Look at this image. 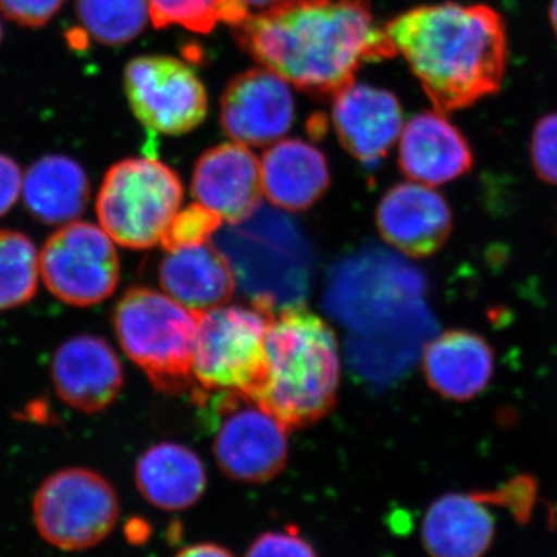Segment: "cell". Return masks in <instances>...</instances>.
<instances>
[{
  "label": "cell",
  "mask_w": 557,
  "mask_h": 557,
  "mask_svg": "<svg viewBox=\"0 0 557 557\" xmlns=\"http://www.w3.org/2000/svg\"><path fill=\"white\" fill-rule=\"evenodd\" d=\"M76 16L89 38L102 46H123L148 25V0H76Z\"/></svg>",
  "instance_id": "cell-23"
},
{
  "label": "cell",
  "mask_w": 557,
  "mask_h": 557,
  "mask_svg": "<svg viewBox=\"0 0 557 557\" xmlns=\"http://www.w3.org/2000/svg\"><path fill=\"white\" fill-rule=\"evenodd\" d=\"M119 519L115 487L91 469H61L44 480L33 498L39 536L62 552L97 547L112 534Z\"/></svg>",
  "instance_id": "cell-8"
},
{
  "label": "cell",
  "mask_w": 557,
  "mask_h": 557,
  "mask_svg": "<svg viewBox=\"0 0 557 557\" xmlns=\"http://www.w3.org/2000/svg\"><path fill=\"white\" fill-rule=\"evenodd\" d=\"M135 482L152 507L185 511L203 496L207 471L193 449L178 443H159L138 458Z\"/></svg>",
  "instance_id": "cell-21"
},
{
  "label": "cell",
  "mask_w": 557,
  "mask_h": 557,
  "mask_svg": "<svg viewBox=\"0 0 557 557\" xmlns=\"http://www.w3.org/2000/svg\"><path fill=\"white\" fill-rule=\"evenodd\" d=\"M124 91L135 119L152 134L177 137L196 129L207 119L203 83L177 58H134L124 69Z\"/></svg>",
  "instance_id": "cell-10"
},
{
  "label": "cell",
  "mask_w": 557,
  "mask_h": 557,
  "mask_svg": "<svg viewBox=\"0 0 557 557\" xmlns=\"http://www.w3.org/2000/svg\"><path fill=\"white\" fill-rule=\"evenodd\" d=\"M381 237L413 259L434 256L453 233V211L432 186L408 182L392 186L376 208Z\"/></svg>",
  "instance_id": "cell-12"
},
{
  "label": "cell",
  "mask_w": 557,
  "mask_h": 557,
  "mask_svg": "<svg viewBox=\"0 0 557 557\" xmlns=\"http://www.w3.org/2000/svg\"><path fill=\"white\" fill-rule=\"evenodd\" d=\"M265 383L255 401L288 431L313 426L335 408L338 344L332 327L304 306L274 311L265 338Z\"/></svg>",
  "instance_id": "cell-3"
},
{
  "label": "cell",
  "mask_w": 557,
  "mask_h": 557,
  "mask_svg": "<svg viewBox=\"0 0 557 557\" xmlns=\"http://www.w3.org/2000/svg\"><path fill=\"white\" fill-rule=\"evenodd\" d=\"M39 255L27 234L0 230V311L25 306L35 298Z\"/></svg>",
  "instance_id": "cell-24"
},
{
  "label": "cell",
  "mask_w": 557,
  "mask_h": 557,
  "mask_svg": "<svg viewBox=\"0 0 557 557\" xmlns=\"http://www.w3.org/2000/svg\"><path fill=\"white\" fill-rule=\"evenodd\" d=\"M160 284L168 296L196 313L226 306L236 292L230 260L209 242L168 251Z\"/></svg>",
  "instance_id": "cell-20"
},
{
  "label": "cell",
  "mask_w": 557,
  "mask_h": 557,
  "mask_svg": "<svg viewBox=\"0 0 557 557\" xmlns=\"http://www.w3.org/2000/svg\"><path fill=\"white\" fill-rule=\"evenodd\" d=\"M245 557H318V553L298 531L284 530L260 534Z\"/></svg>",
  "instance_id": "cell-28"
},
{
  "label": "cell",
  "mask_w": 557,
  "mask_h": 557,
  "mask_svg": "<svg viewBox=\"0 0 557 557\" xmlns=\"http://www.w3.org/2000/svg\"><path fill=\"white\" fill-rule=\"evenodd\" d=\"M388 39L440 113L498 94L508 64L507 25L487 5H421L387 22Z\"/></svg>",
  "instance_id": "cell-2"
},
{
  "label": "cell",
  "mask_w": 557,
  "mask_h": 557,
  "mask_svg": "<svg viewBox=\"0 0 557 557\" xmlns=\"http://www.w3.org/2000/svg\"><path fill=\"white\" fill-rule=\"evenodd\" d=\"M194 401L214 421L215 461L240 483L270 482L288 460V429L273 413L240 392H196Z\"/></svg>",
  "instance_id": "cell-7"
},
{
  "label": "cell",
  "mask_w": 557,
  "mask_h": 557,
  "mask_svg": "<svg viewBox=\"0 0 557 557\" xmlns=\"http://www.w3.org/2000/svg\"><path fill=\"white\" fill-rule=\"evenodd\" d=\"M194 199L223 222L240 223L258 211L262 199L260 161L240 143L215 146L194 168Z\"/></svg>",
  "instance_id": "cell-13"
},
{
  "label": "cell",
  "mask_w": 557,
  "mask_h": 557,
  "mask_svg": "<svg viewBox=\"0 0 557 557\" xmlns=\"http://www.w3.org/2000/svg\"><path fill=\"white\" fill-rule=\"evenodd\" d=\"M28 212L44 225H65L83 214L90 199V182L78 161L46 156L22 180Z\"/></svg>",
  "instance_id": "cell-22"
},
{
  "label": "cell",
  "mask_w": 557,
  "mask_h": 557,
  "mask_svg": "<svg viewBox=\"0 0 557 557\" xmlns=\"http://www.w3.org/2000/svg\"><path fill=\"white\" fill-rule=\"evenodd\" d=\"M51 380L58 397L86 413L112 406L123 388L120 358L108 341L79 335L65 341L51 362Z\"/></svg>",
  "instance_id": "cell-14"
},
{
  "label": "cell",
  "mask_w": 557,
  "mask_h": 557,
  "mask_svg": "<svg viewBox=\"0 0 557 557\" xmlns=\"http://www.w3.org/2000/svg\"><path fill=\"white\" fill-rule=\"evenodd\" d=\"M398 163L412 182L440 186L468 174L474 156L461 131L435 110L418 113L403 127Z\"/></svg>",
  "instance_id": "cell-16"
},
{
  "label": "cell",
  "mask_w": 557,
  "mask_h": 557,
  "mask_svg": "<svg viewBox=\"0 0 557 557\" xmlns=\"http://www.w3.org/2000/svg\"><path fill=\"white\" fill-rule=\"evenodd\" d=\"M530 153L537 177L557 186V112L537 121L531 137Z\"/></svg>",
  "instance_id": "cell-27"
},
{
  "label": "cell",
  "mask_w": 557,
  "mask_h": 557,
  "mask_svg": "<svg viewBox=\"0 0 557 557\" xmlns=\"http://www.w3.org/2000/svg\"><path fill=\"white\" fill-rule=\"evenodd\" d=\"M231 28L252 60L314 98L336 97L362 64L397 54L369 0H282Z\"/></svg>",
  "instance_id": "cell-1"
},
{
  "label": "cell",
  "mask_w": 557,
  "mask_h": 557,
  "mask_svg": "<svg viewBox=\"0 0 557 557\" xmlns=\"http://www.w3.org/2000/svg\"><path fill=\"white\" fill-rule=\"evenodd\" d=\"M247 9H258L259 11L270 9L282 0H242Z\"/></svg>",
  "instance_id": "cell-33"
},
{
  "label": "cell",
  "mask_w": 557,
  "mask_h": 557,
  "mask_svg": "<svg viewBox=\"0 0 557 557\" xmlns=\"http://www.w3.org/2000/svg\"><path fill=\"white\" fill-rule=\"evenodd\" d=\"M174 557H234L233 553L225 547H220L218 544L211 542H203V544H193L189 547L180 549Z\"/></svg>",
  "instance_id": "cell-32"
},
{
  "label": "cell",
  "mask_w": 557,
  "mask_h": 557,
  "mask_svg": "<svg viewBox=\"0 0 557 557\" xmlns=\"http://www.w3.org/2000/svg\"><path fill=\"white\" fill-rule=\"evenodd\" d=\"M182 201L177 172L159 160L126 159L113 164L102 180L97 215L115 244L148 249L163 239Z\"/></svg>",
  "instance_id": "cell-6"
},
{
  "label": "cell",
  "mask_w": 557,
  "mask_h": 557,
  "mask_svg": "<svg viewBox=\"0 0 557 557\" xmlns=\"http://www.w3.org/2000/svg\"><path fill=\"white\" fill-rule=\"evenodd\" d=\"M200 313L186 309L166 293L146 287L127 289L113 313V327L124 354L166 395L196 391L194 351Z\"/></svg>",
  "instance_id": "cell-4"
},
{
  "label": "cell",
  "mask_w": 557,
  "mask_h": 557,
  "mask_svg": "<svg viewBox=\"0 0 557 557\" xmlns=\"http://www.w3.org/2000/svg\"><path fill=\"white\" fill-rule=\"evenodd\" d=\"M493 504L480 493H450L432 502L421 541L431 557H483L496 536Z\"/></svg>",
  "instance_id": "cell-17"
},
{
  "label": "cell",
  "mask_w": 557,
  "mask_h": 557,
  "mask_svg": "<svg viewBox=\"0 0 557 557\" xmlns=\"http://www.w3.org/2000/svg\"><path fill=\"white\" fill-rule=\"evenodd\" d=\"M424 379L440 397L469 401L482 394L496 368L493 346L469 330H448L424 348Z\"/></svg>",
  "instance_id": "cell-18"
},
{
  "label": "cell",
  "mask_w": 557,
  "mask_h": 557,
  "mask_svg": "<svg viewBox=\"0 0 557 557\" xmlns=\"http://www.w3.org/2000/svg\"><path fill=\"white\" fill-rule=\"evenodd\" d=\"M332 119L344 149L372 168L391 152L403 131V110L391 91L350 84L333 97Z\"/></svg>",
  "instance_id": "cell-15"
},
{
  "label": "cell",
  "mask_w": 557,
  "mask_h": 557,
  "mask_svg": "<svg viewBox=\"0 0 557 557\" xmlns=\"http://www.w3.org/2000/svg\"><path fill=\"white\" fill-rule=\"evenodd\" d=\"M2 36H3V27H2V22H0V44H2Z\"/></svg>",
  "instance_id": "cell-35"
},
{
  "label": "cell",
  "mask_w": 557,
  "mask_h": 557,
  "mask_svg": "<svg viewBox=\"0 0 557 557\" xmlns=\"http://www.w3.org/2000/svg\"><path fill=\"white\" fill-rule=\"evenodd\" d=\"M262 193L285 211L302 212L322 199L330 186L327 159L302 139H278L260 160Z\"/></svg>",
  "instance_id": "cell-19"
},
{
  "label": "cell",
  "mask_w": 557,
  "mask_h": 557,
  "mask_svg": "<svg viewBox=\"0 0 557 557\" xmlns=\"http://www.w3.org/2000/svg\"><path fill=\"white\" fill-rule=\"evenodd\" d=\"M149 17L156 28L171 25L208 35L220 22L230 27L249 16L242 0H148Z\"/></svg>",
  "instance_id": "cell-25"
},
{
  "label": "cell",
  "mask_w": 557,
  "mask_h": 557,
  "mask_svg": "<svg viewBox=\"0 0 557 557\" xmlns=\"http://www.w3.org/2000/svg\"><path fill=\"white\" fill-rule=\"evenodd\" d=\"M222 222L218 214L201 207L200 203L190 205L175 214L160 244L166 251L208 244Z\"/></svg>",
  "instance_id": "cell-26"
},
{
  "label": "cell",
  "mask_w": 557,
  "mask_h": 557,
  "mask_svg": "<svg viewBox=\"0 0 557 557\" xmlns=\"http://www.w3.org/2000/svg\"><path fill=\"white\" fill-rule=\"evenodd\" d=\"M273 302L259 298L252 307L222 306L199 317L193 375L196 392H240L255 398L265 383V338Z\"/></svg>",
  "instance_id": "cell-5"
},
{
  "label": "cell",
  "mask_w": 557,
  "mask_h": 557,
  "mask_svg": "<svg viewBox=\"0 0 557 557\" xmlns=\"http://www.w3.org/2000/svg\"><path fill=\"white\" fill-rule=\"evenodd\" d=\"M65 0H0V11L7 20L25 28H40L49 24Z\"/></svg>",
  "instance_id": "cell-30"
},
{
  "label": "cell",
  "mask_w": 557,
  "mask_h": 557,
  "mask_svg": "<svg viewBox=\"0 0 557 557\" xmlns=\"http://www.w3.org/2000/svg\"><path fill=\"white\" fill-rule=\"evenodd\" d=\"M220 121L233 141L269 146L278 141L295 121L289 84L265 67L234 76L220 100Z\"/></svg>",
  "instance_id": "cell-11"
},
{
  "label": "cell",
  "mask_w": 557,
  "mask_h": 557,
  "mask_svg": "<svg viewBox=\"0 0 557 557\" xmlns=\"http://www.w3.org/2000/svg\"><path fill=\"white\" fill-rule=\"evenodd\" d=\"M482 493L494 507L507 508L516 519L525 522L530 519L534 500H536V483L528 475H520L507 485L493 491H482Z\"/></svg>",
  "instance_id": "cell-29"
},
{
  "label": "cell",
  "mask_w": 557,
  "mask_h": 557,
  "mask_svg": "<svg viewBox=\"0 0 557 557\" xmlns=\"http://www.w3.org/2000/svg\"><path fill=\"white\" fill-rule=\"evenodd\" d=\"M22 190L20 164L5 153H0V218L16 205Z\"/></svg>",
  "instance_id": "cell-31"
},
{
  "label": "cell",
  "mask_w": 557,
  "mask_h": 557,
  "mask_svg": "<svg viewBox=\"0 0 557 557\" xmlns=\"http://www.w3.org/2000/svg\"><path fill=\"white\" fill-rule=\"evenodd\" d=\"M549 22H552L553 30L557 36V0H552V5H549Z\"/></svg>",
  "instance_id": "cell-34"
},
{
  "label": "cell",
  "mask_w": 557,
  "mask_h": 557,
  "mask_svg": "<svg viewBox=\"0 0 557 557\" xmlns=\"http://www.w3.org/2000/svg\"><path fill=\"white\" fill-rule=\"evenodd\" d=\"M39 269L51 295L75 307L109 299L120 282L115 244L89 222L73 220L51 234L40 251Z\"/></svg>",
  "instance_id": "cell-9"
}]
</instances>
